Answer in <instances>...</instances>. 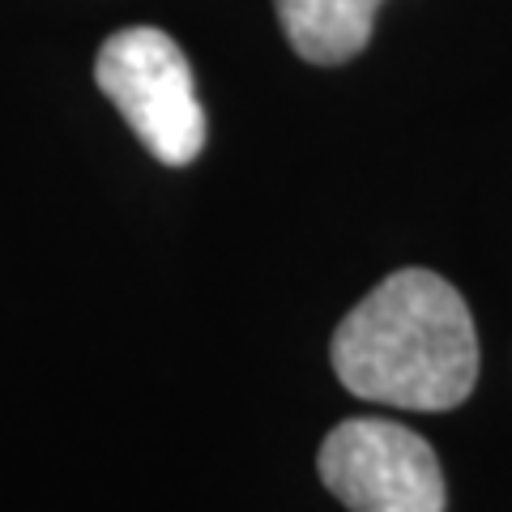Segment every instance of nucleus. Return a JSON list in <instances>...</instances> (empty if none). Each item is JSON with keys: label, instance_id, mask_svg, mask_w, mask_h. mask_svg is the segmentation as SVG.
Instances as JSON below:
<instances>
[{"label": "nucleus", "instance_id": "f257e3e1", "mask_svg": "<svg viewBox=\"0 0 512 512\" xmlns=\"http://www.w3.org/2000/svg\"><path fill=\"white\" fill-rule=\"evenodd\" d=\"M478 333L466 299L431 269H397L342 316L333 372L363 402L453 410L478 384Z\"/></svg>", "mask_w": 512, "mask_h": 512}, {"label": "nucleus", "instance_id": "7ed1b4c3", "mask_svg": "<svg viewBox=\"0 0 512 512\" xmlns=\"http://www.w3.org/2000/svg\"><path fill=\"white\" fill-rule=\"evenodd\" d=\"M325 483L350 512H444L440 457L419 431L389 419H346L320 444Z\"/></svg>", "mask_w": 512, "mask_h": 512}, {"label": "nucleus", "instance_id": "20e7f679", "mask_svg": "<svg viewBox=\"0 0 512 512\" xmlns=\"http://www.w3.org/2000/svg\"><path fill=\"white\" fill-rule=\"evenodd\" d=\"M380 5L384 0H274L286 39L308 64L355 60L372 39Z\"/></svg>", "mask_w": 512, "mask_h": 512}, {"label": "nucleus", "instance_id": "f03ea898", "mask_svg": "<svg viewBox=\"0 0 512 512\" xmlns=\"http://www.w3.org/2000/svg\"><path fill=\"white\" fill-rule=\"evenodd\" d=\"M94 82L158 163L188 167L205 150V107L184 47L158 26L116 30L94 60Z\"/></svg>", "mask_w": 512, "mask_h": 512}]
</instances>
